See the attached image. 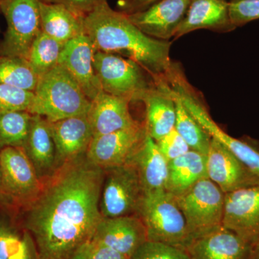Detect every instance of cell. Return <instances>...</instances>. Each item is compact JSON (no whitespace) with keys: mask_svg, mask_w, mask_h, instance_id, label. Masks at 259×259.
I'll use <instances>...</instances> for the list:
<instances>
[{"mask_svg":"<svg viewBox=\"0 0 259 259\" xmlns=\"http://www.w3.org/2000/svg\"><path fill=\"white\" fill-rule=\"evenodd\" d=\"M207 177L205 155L190 150L168 162L166 190L178 196L199 180Z\"/></svg>","mask_w":259,"mask_h":259,"instance_id":"obj_25","label":"cell"},{"mask_svg":"<svg viewBox=\"0 0 259 259\" xmlns=\"http://www.w3.org/2000/svg\"><path fill=\"white\" fill-rule=\"evenodd\" d=\"M23 148L42 182L52 176L59 168L50 123L45 117L32 115Z\"/></svg>","mask_w":259,"mask_h":259,"instance_id":"obj_22","label":"cell"},{"mask_svg":"<svg viewBox=\"0 0 259 259\" xmlns=\"http://www.w3.org/2000/svg\"><path fill=\"white\" fill-rule=\"evenodd\" d=\"M156 143L160 152L168 162L180 157L191 150L175 128Z\"/></svg>","mask_w":259,"mask_h":259,"instance_id":"obj_33","label":"cell"},{"mask_svg":"<svg viewBox=\"0 0 259 259\" xmlns=\"http://www.w3.org/2000/svg\"><path fill=\"white\" fill-rule=\"evenodd\" d=\"M105 171L86 155L59 167L44 181L36 199L24 209V230L40 259H69L93 240L102 216Z\"/></svg>","mask_w":259,"mask_h":259,"instance_id":"obj_1","label":"cell"},{"mask_svg":"<svg viewBox=\"0 0 259 259\" xmlns=\"http://www.w3.org/2000/svg\"><path fill=\"white\" fill-rule=\"evenodd\" d=\"M83 32L97 51L132 59L147 71L153 81L165 80L169 83L179 69L170 59L171 42L146 35L127 15L112 9L107 0H102L83 17Z\"/></svg>","mask_w":259,"mask_h":259,"instance_id":"obj_2","label":"cell"},{"mask_svg":"<svg viewBox=\"0 0 259 259\" xmlns=\"http://www.w3.org/2000/svg\"><path fill=\"white\" fill-rule=\"evenodd\" d=\"M38 79L26 59L0 56V84L34 92Z\"/></svg>","mask_w":259,"mask_h":259,"instance_id":"obj_29","label":"cell"},{"mask_svg":"<svg viewBox=\"0 0 259 259\" xmlns=\"http://www.w3.org/2000/svg\"><path fill=\"white\" fill-rule=\"evenodd\" d=\"M186 108L212 139L221 143L243 164L259 177V151L248 143L235 139L225 132L213 120L206 107L187 82L182 71L169 83Z\"/></svg>","mask_w":259,"mask_h":259,"instance_id":"obj_10","label":"cell"},{"mask_svg":"<svg viewBox=\"0 0 259 259\" xmlns=\"http://www.w3.org/2000/svg\"><path fill=\"white\" fill-rule=\"evenodd\" d=\"M206 171L224 194L259 184V177L214 139L206 154Z\"/></svg>","mask_w":259,"mask_h":259,"instance_id":"obj_14","label":"cell"},{"mask_svg":"<svg viewBox=\"0 0 259 259\" xmlns=\"http://www.w3.org/2000/svg\"><path fill=\"white\" fill-rule=\"evenodd\" d=\"M147 136L143 124L111 134L94 136L86 153L88 161L102 169L128 163Z\"/></svg>","mask_w":259,"mask_h":259,"instance_id":"obj_11","label":"cell"},{"mask_svg":"<svg viewBox=\"0 0 259 259\" xmlns=\"http://www.w3.org/2000/svg\"><path fill=\"white\" fill-rule=\"evenodd\" d=\"M22 234L11 223L0 218V259H9L18 249Z\"/></svg>","mask_w":259,"mask_h":259,"instance_id":"obj_34","label":"cell"},{"mask_svg":"<svg viewBox=\"0 0 259 259\" xmlns=\"http://www.w3.org/2000/svg\"><path fill=\"white\" fill-rule=\"evenodd\" d=\"M9 259H40L35 242L28 231H23L18 249Z\"/></svg>","mask_w":259,"mask_h":259,"instance_id":"obj_36","label":"cell"},{"mask_svg":"<svg viewBox=\"0 0 259 259\" xmlns=\"http://www.w3.org/2000/svg\"><path fill=\"white\" fill-rule=\"evenodd\" d=\"M3 205L28 207L37 198L44 182L22 147H7L0 151Z\"/></svg>","mask_w":259,"mask_h":259,"instance_id":"obj_7","label":"cell"},{"mask_svg":"<svg viewBox=\"0 0 259 259\" xmlns=\"http://www.w3.org/2000/svg\"><path fill=\"white\" fill-rule=\"evenodd\" d=\"M88 259H129V258L109 247L91 241Z\"/></svg>","mask_w":259,"mask_h":259,"instance_id":"obj_37","label":"cell"},{"mask_svg":"<svg viewBox=\"0 0 259 259\" xmlns=\"http://www.w3.org/2000/svg\"><path fill=\"white\" fill-rule=\"evenodd\" d=\"M104 171L100 202L102 218L137 214L145 192L135 167L127 163Z\"/></svg>","mask_w":259,"mask_h":259,"instance_id":"obj_9","label":"cell"},{"mask_svg":"<svg viewBox=\"0 0 259 259\" xmlns=\"http://www.w3.org/2000/svg\"><path fill=\"white\" fill-rule=\"evenodd\" d=\"M185 251L190 259H250L252 245L222 226L192 240Z\"/></svg>","mask_w":259,"mask_h":259,"instance_id":"obj_17","label":"cell"},{"mask_svg":"<svg viewBox=\"0 0 259 259\" xmlns=\"http://www.w3.org/2000/svg\"><path fill=\"white\" fill-rule=\"evenodd\" d=\"M146 108V133L157 141L175 128L176 103L169 83L165 80L154 81L141 101Z\"/></svg>","mask_w":259,"mask_h":259,"instance_id":"obj_19","label":"cell"},{"mask_svg":"<svg viewBox=\"0 0 259 259\" xmlns=\"http://www.w3.org/2000/svg\"><path fill=\"white\" fill-rule=\"evenodd\" d=\"M175 197L185 218L189 244L223 226L225 194L207 177Z\"/></svg>","mask_w":259,"mask_h":259,"instance_id":"obj_5","label":"cell"},{"mask_svg":"<svg viewBox=\"0 0 259 259\" xmlns=\"http://www.w3.org/2000/svg\"><path fill=\"white\" fill-rule=\"evenodd\" d=\"M229 13L236 28L259 19V0H231Z\"/></svg>","mask_w":259,"mask_h":259,"instance_id":"obj_32","label":"cell"},{"mask_svg":"<svg viewBox=\"0 0 259 259\" xmlns=\"http://www.w3.org/2000/svg\"><path fill=\"white\" fill-rule=\"evenodd\" d=\"M40 16L42 31L63 45L83 32V17L64 5L41 0Z\"/></svg>","mask_w":259,"mask_h":259,"instance_id":"obj_24","label":"cell"},{"mask_svg":"<svg viewBox=\"0 0 259 259\" xmlns=\"http://www.w3.org/2000/svg\"><path fill=\"white\" fill-rule=\"evenodd\" d=\"M96 51L90 37L83 32L65 44L59 61V65L71 75L91 102L102 92L94 68Z\"/></svg>","mask_w":259,"mask_h":259,"instance_id":"obj_15","label":"cell"},{"mask_svg":"<svg viewBox=\"0 0 259 259\" xmlns=\"http://www.w3.org/2000/svg\"><path fill=\"white\" fill-rule=\"evenodd\" d=\"M30 113L50 122L87 115L92 102L64 68L58 64L39 77Z\"/></svg>","mask_w":259,"mask_h":259,"instance_id":"obj_3","label":"cell"},{"mask_svg":"<svg viewBox=\"0 0 259 259\" xmlns=\"http://www.w3.org/2000/svg\"><path fill=\"white\" fill-rule=\"evenodd\" d=\"M250 259H259V239L252 246Z\"/></svg>","mask_w":259,"mask_h":259,"instance_id":"obj_40","label":"cell"},{"mask_svg":"<svg viewBox=\"0 0 259 259\" xmlns=\"http://www.w3.org/2000/svg\"><path fill=\"white\" fill-rule=\"evenodd\" d=\"M64 46L41 30L32 42L25 59L40 77L59 64Z\"/></svg>","mask_w":259,"mask_h":259,"instance_id":"obj_27","label":"cell"},{"mask_svg":"<svg viewBox=\"0 0 259 259\" xmlns=\"http://www.w3.org/2000/svg\"><path fill=\"white\" fill-rule=\"evenodd\" d=\"M32 116L27 111H0V151L7 147L24 148Z\"/></svg>","mask_w":259,"mask_h":259,"instance_id":"obj_28","label":"cell"},{"mask_svg":"<svg viewBox=\"0 0 259 259\" xmlns=\"http://www.w3.org/2000/svg\"><path fill=\"white\" fill-rule=\"evenodd\" d=\"M91 241L82 245L69 259H88Z\"/></svg>","mask_w":259,"mask_h":259,"instance_id":"obj_39","label":"cell"},{"mask_svg":"<svg viewBox=\"0 0 259 259\" xmlns=\"http://www.w3.org/2000/svg\"><path fill=\"white\" fill-rule=\"evenodd\" d=\"M33 99V92L0 84V111L30 112Z\"/></svg>","mask_w":259,"mask_h":259,"instance_id":"obj_30","label":"cell"},{"mask_svg":"<svg viewBox=\"0 0 259 259\" xmlns=\"http://www.w3.org/2000/svg\"><path fill=\"white\" fill-rule=\"evenodd\" d=\"M137 214L146 227L148 241L185 250L190 242L188 232L173 194L166 190L145 193Z\"/></svg>","mask_w":259,"mask_h":259,"instance_id":"obj_4","label":"cell"},{"mask_svg":"<svg viewBox=\"0 0 259 259\" xmlns=\"http://www.w3.org/2000/svg\"><path fill=\"white\" fill-rule=\"evenodd\" d=\"M158 0H120L118 2L119 11L126 15L146 9Z\"/></svg>","mask_w":259,"mask_h":259,"instance_id":"obj_38","label":"cell"},{"mask_svg":"<svg viewBox=\"0 0 259 259\" xmlns=\"http://www.w3.org/2000/svg\"><path fill=\"white\" fill-rule=\"evenodd\" d=\"M130 103L103 91L99 94L88 113L93 136L111 134L137 124L130 112Z\"/></svg>","mask_w":259,"mask_h":259,"instance_id":"obj_21","label":"cell"},{"mask_svg":"<svg viewBox=\"0 0 259 259\" xmlns=\"http://www.w3.org/2000/svg\"><path fill=\"white\" fill-rule=\"evenodd\" d=\"M42 1L64 5L76 15L84 17L90 12L93 11L102 0H42Z\"/></svg>","mask_w":259,"mask_h":259,"instance_id":"obj_35","label":"cell"},{"mask_svg":"<svg viewBox=\"0 0 259 259\" xmlns=\"http://www.w3.org/2000/svg\"><path fill=\"white\" fill-rule=\"evenodd\" d=\"M93 241L109 247L130 257L148 241L146 227L138 214L115 218H102Z\"/></svg>","mask_w":259,"mask_h":259,"instance_id":"obj_16","label":"cell"},{"mask_svg":"<svg viewBox=\"0 0 259 259\" xmlns=\"http://www.w3.org/2000/svg\"><path fill=\"white\" fill-rule=\"evenodd\" d=\"M41 0H0L7 30L0 44V56L26 59L32 42L41 31Z\"/></svg>","mask_w":259,"mask_h":259,"instance_id":"obj_8","label":"cell"},{"mask_svg":"<svg viewBox=\"0 0 259 259\" xmlns=\"http://www.w3.org/2000/svg\"><path fill=\"white\" fill-rule=\"evenodd\" d=\"M49 123L59 168L65 163L86 155L94 137L88 114L54 122L49 121Z\"/></svg>","mask_w":259,"mask_h":259,"instance_id":"obj_18","label":"cell"},{"mask_svg":"<svg viewBox=\"0 0 259 259\" xmlns=\"http://www.w3.org/2000/svg\"><path fill=\"white\" fill-rule=\"evenodd\" d=\"M190 0H158L146 9L127 15L144 33L157 40L175 38Z\"/></svg>","mask_w":259,"mask_h":259,"instance_id":"obj_13","label":"cell"},{"mask_svg":"<svg viewBox=\"0 0 259 259\" xmlns=\"http://www.w3.org/2000/svg\"><path fill=\"white\" fill-rule=\"evenodd\" d=\"M173 90L176 103V122L175 128L192 151L205 155L208 152L212 138L199 125L188 111L178 94Z\"/></svg>","mask_w":259,"mask_h":259,"instance_id":"obj_26","label":"cell"},{"mask_svg":"<svg viewBox=\"0 0 259 259\" xmlns=\"http://www.w3.org/2000/svg\"><path fill=\"white\" fill-rule=\"evenodd\" d=\"M0 204H3V194H2L1 171H0Z\"/></svg>","mask_w":259,"mask_h":259,"instance_id":"obj_41","label":"cell"},{"mask_svg":"<svg viewBox=\"0 0 259 259\" xmlns=\"http://www.w3.org/2000/svg\"><path fill=\"white\" fill-rule=\"evenodd\" d=\"M128 163L137 171L145 193L166 190L168 161L160 152L156 141L148 134Z\"/></svg>","mask_w":259,"mask_h":259,"instance_id":"obj_23","label":"cell"},{"mask_svg":"<svg viewBox=\"0 0 259 259\" xmlns=\"http://www.w3.org/2000/svg\"><path fill=\"white\" fill-rule=\"evenodd\" d=\"M94 68L102 91L130 102L141 101L154 83L148 81L141 65L117 54L96 51Z\"/></svg>","mask_w":259,"mask_h":259,"instance_id":"obj_6","label":"cell"},{"mask_svg":"<svg viewBox=\"0 0 259 259\" xmlns=\"http://www.w3.org/2000/svg\"><path fill=\"white\" fill-rule=\"evenodd\" d=\"M223 226L253 246L259 239V184L225 194Z\"/></svg>","mask_w":259,"mask_h":259,"instance_id":"obj_12","label":"cell"},{"mask_svg":"<svg viewBox=\"0 0 259 259\" xmlns=\"http://www.w3.org/2000/svg\"><path fill=\"white\" fill-rule=\"evenodd\" d=\"M227 0H190L183 22L181 24L175 40L195 30H209L228 32L235 30Z\"/></svg>","mask_w":259,"mask_h":259,"instance_id":"obj_20","label":"cell"},{"mask_svg":"<svg viewBox=\"0 0 259 259\" xmlns=\"http://www.w3.org/2000/svg\"><path fill=\"white\" fill-rule=\"evenodd\" d=\"M129 259H190L185 250L165 243L147 241Z\"/></svg>","mask_w":259,"mask_h":259,"instance_id":"obj_31","label":"cell"}]
</instances>
